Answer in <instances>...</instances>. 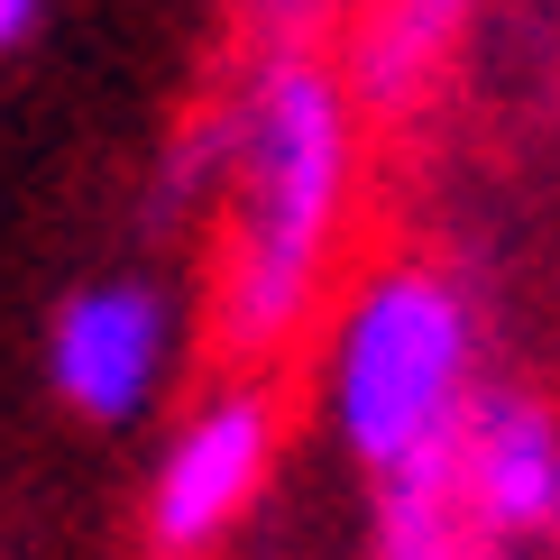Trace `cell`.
Segmentation results:
<instances>
[{
    "mask_svg": "<svg viewBox=\"0 0 560 560\" xmlns=\"http://www.w3.org/2000/svg\"><path fill=\"white\" fill-rule=\"evenodd\" d=\"M459 505L478 551L560 560V423L533 395H478L459 413Z\"/></svg>",
    "mask_w": 560,
    "mask_h": 560,
    "instance_id": "3957f363",
    "label": "cell"
},
{
    "mask_svg": "<svg viewBox=\"0 0 560 560\" xmlns=\"http://www.w3.org/2000/svg\"><path fill=\"white\" fill-rule=\"evenodd\" d=\"M28 19H37V0H0V46H10L19 28H28Z\"/></svg>",
    "mask_w": 560,
    "mask_h": 560,
    "instance_id": "9c48e42d",
    "label": "cell"
},
{
    "mask_svg": "<svg viewBox=\"0 0 560 560\" xmlns=\"http://www.w3.org/2000/svg\"><path fill=\"white\" fill-rule=\"evenodd\" d=\"M377 560H487L459 505V432L377 478Z\"/></svg>",
    "mask_w": 560,
    "mask_h": 560,
    "instance_id": "8992f818",
    "label": "cell"
},
{
    "mask_svg": "<svg viewBox=\"0 0 560 560\" xmlns=\"http://www.w3.org/2000/svg\"><path fill=\"white\" fill-rule=\"evenodd\" d=\"M166 368V303L148 285H92L56 313V386L92 423H129Z\"/></svg>",
    "mask_w": 560,
    "mask_h": 560,
    "instance_id": "5b68a950",
    "label": "cell"
},
{
    "mask_svg": "<svg viewBox=\"0 0 560 560\" xmlns=\"http://www.w3.org/2000/svg\"><path fill=\"white\" fill-rule=\"evenodd\" d=\"M267 451H276V423H267L258 395H221V405H202L194 423L175 432L166 469H156L148 542L166 560L212 551L221 533L248 515V497H258V478H267Z\"/></svg>",
    "mask_w": 560,
    "mask_h": 560,
    "instance_id": "277c9868",
    "label": "cell"
},
{
    "mask_svg": "<svg viewBox=\"0 0 560 560\" xmlns=\"http://www.w3.org/2000/svg\"><path fill=\"white\" fill-rule=\"evenodd\" d=\"M469 405H478V313H469V294L432 267H386L377 285L349 303L340 349H331L340 441L386 478L395 459L441 451Z\"/></svg>",
    "mask_w": 560,
    "mask_h": 560,
    "instance_id": "7a4b0ae2",
    "label": "cell"
},
{
    "mask_svg": "<svg viewBox=\"0 0 560 560\" xmlns=\"http://www.w3.org/2000/svg\"><path fill=\"white\" fill-rule=\"evenodd\" d=\"M469 10H478V0H368V19H359V56H349L359 102L405 110L413 92L441 74V56L459 46Z\"/></svg>",
    "mask_w": 560,
    "mask_h": 560,
    "instance_id": "52a82bcc",
    "label": "cell"
},
{
    "mask_svg": "<svg viewBox=\"0 0 560 560\" xmlns=\"http://www.w3.org/2000/svg\"><path fill=\"white\" fill-rule=\"evenodd\" d=\"M349 202V92L331 65L276 56L240 120V248H230L221 322L240 349H267L303 322L331 230Z\"/></svg>",
    "mask_w": 560,
    "mask_h": 560,
    "instance_id": "6da1fadb",
    "label": "cell"
},
{
    "mask_svg": "<svg viewBox=\"0 0 560 560\" xmlns=\"http://www.w3.org/2000/svg\"><path fill=\"white\" fill-rule=\"evenodd\" d=\"M248 10H258V28L285 37V56H294V37H313L322 19H331V0H248Z\"/></svg>",
    "mask_w": 560,
    "mask_h": 560,
    "instance_id": "ba28073f",
    "label": "cell"
}]
</instances>
